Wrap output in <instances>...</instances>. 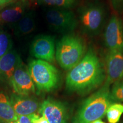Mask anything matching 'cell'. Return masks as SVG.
<instances>
[{"label":"cell","mask_w":123,"mask_h":123,"mask_svg":"<svg viewBox=\"0 0 123 123\" xmlns=\"http://www.w3.org/2000/svg\"><path fill=\"white\" fill-rule=\"evenodd\" d=\"M105 80V66L96 51L90 48L83 59L67 74L66 88L78 94L88 95L100 88Z\"/></svg>","instance_id":"obj_1"},{"label":"cell","mask_w":123,"mask_h":123,"mask_svg":"<svg viewBox=\"0 0 123 123\" xmlns=\"http://www.w3.org/2000/svg\"><path fill=\"white\" fill-rule=\"evenodd\" d=\"M113 103L111 98L110 86L104 84L83 102L73 123H92L97 120H101Z\"/></svg>","instance_id":"obj_2"},{"label":"cell","mask_w":123,"mask_h":123,"mask_svg":"<svg viewBox=\"0 0 123 123\" xmlns=\"http://www.w3.org/2000/svg\"><path fill=\"white\" fill-rule=\"evenodd\" d=\"M87 51L86 43L80 37L68 34L57 43L55 58L62 68L69 71L83 59Z\"/></svg>","instance_id":"obj_3"},{"label":"cell","mask_w":123,"mask_h":123,"mask_svg":"<svg viewBox=\"0 0 123 123\" xmlns=\"http://www.w3.org/2000/svg\"><path fill=\"white\" fill-rule=\"evenodd\" d=\"M28 70L39 91L51 92L58 88L60 81L59 71L50 63L41 59L32 60L29 64Z\"/></svg>","instance_id":"obj_4"},{"label":"cell","mask_w":123,"mask_h":123,"mask_svg":"<svg viewBox=\"0 0 123 123\" xmlns=\"http://www.w3.org/2000/svg\"><path fill=\"white\" fill-rule=\"evenodd\" d=\"M105 18V10L99 3H88L79 9L78 22L83 31L90 36L96 35L100 33Z\"/></svg>","instance_id":"obj_5"},{"label":"cell","mask_w":123,"mask_h":123,"mask_svg":"<svg viewBox=\"0 0 123 123\" xmlns=\"http://www.w3.org/2000/svg\"><path fill=\"white\" fill-rule=\"evenodd\" d=\"M46 18L51 27L60 33L71 34L79 24L76 15L70 9L53 7L46 12Z\"/></svg>","instance_id":"obj_6"},{"label":"cell","mask_w":123,"mask_h":123,"mask_svg":"<svg viewBox=\"0 0 123 123\" xmlns=\"http://www.w3.org/2000/svg\"><path fill=\"white\" fill-rule=\"evenodd\" d=\"M104 40L109 50L123 53V23L122 19L116 14L112 15L106 26Z\"/></svg>","instance_id":"obj_7"},{"label":"cell","mask_w":123,"mask_h":123,"mask_svg":"<svg viewBox=\"0 0 123 123\" xmlns=\"http://www.w3.org/2000/svg\"><path fill=\"white\" fill-rule=\"evenodd\" d=\"M9 83L17 95L30 96L35 92V84L29 73L28 67L22 61L17 67Z\"/></svg>","instance_id":"obj_8"},{"label":"cell","mask_w":123,"mask_h":123,"mask_svg":"<svg viewBox=\"0 0 123 123\" xmlns=\"http://www.w3.org/2000/svg\"><path fill=\"white\" fill-rule=\"evenodd\" d=\"M55 38L49 35H40L35 38L30 47V53L38 59L54 63L55 58Z\"/></svg>","instance_id":"obj_9"},{"label":"cell","mask_w":123,"mask_h":123,"mask_svg":"<svg viewBox=\"0 0 123 123\" xmlns=\"http://www.w3.org/2000/svg\"><path fill=\"white\" fill-rule=\"evenodd\" d=\"M39 112L49 123H67L68 113L65 104L60 101L49 99L41 104Z\"/></svg>","instance_id":"obj_10"},{"label":"cell","mask_w":123,"mask_h":123,"mask_svg":"<svg viewBox=\"0 0 123 123\" xmlns=\"http://www.w3.org/2000/svg\"><path fill=\"white\" fill-rule=\"evenodd\" d=\"M106 80L104 84L110 86L123 79V53L109 50L105 57Z\"/></svg>","instance_id":"obj_11"},{"label":"cell","mask_w":123,"mask_h":123,"mask_svg":"<svg viewBox=\"0 0 123 123\" xmlns=\"http://www.w3.org/2000/svg\"><path fill=\"white\" fill-rule=\"evenodd\" d=\"M10 99L17 116H30L35 114V112L39 111V103L33 97L13 94Z\"/></svg>","instance_id":"obj_12"},{"label":"cell","mask_w":123,"mask_h":123,"mask_svg":"<svg viewBox=\"0 0 123 123\" xmlns=\"http://www.w3.org/2000/svg\"><path fill=\"white\" fill-rule=\"evenodd\" d=\"M22 61L16 51L12 49L0 59V81H9Z\"/></svg>","instance_id":"obj_13"},{"label":"cell","mask_w":123,"mask_h":123,"mask_svg":"<svg viewBox=\"0 0 123 123\" xmlns=\"http://www.w3.org/2000/svg\"><path fill=\"white\" fill-rule=\"evenodd\" d=\"M28 4L16 1L5 6L0 10V23H17L26 13Z\"/></svg>","instance_id":"obj_14"},{"label":"cell","mask_w":123,"mask_h":123,"mask_svg":"<svg viewBox=\"0 0 123 123\" xmlns=\"http://www.w3.org/2000/svg\"><path fill=\"white\" fill-rule=\"evenodd\" d=\"M10 99L4 92H0V120L4 123H12L17 119Z\"/></svg>","instance_id":"obj_15"},{"label":"cell","mask_w":123,"mask_h":123,"mask_svg":"<svg viewBox=\"0 0 123 123\" xmlns=\"http://www.w3.org/2000/svg\"><path fill=\"white\" fill-rule=\"evenodd\" d=\"M35 17L33 12L26 13L17 22L15 23L14 32L17 36L27 35L34 30Z\"/></svg>","instance_id":"obj_16"},{"label":"cell","mask_w":123,"mask_h":123,"mask_svg":"<svg viewBox=\"0 0 123 123\" xmlns=\"http://www.w3.org/2000/svg\"><path fill=\"white\" fill-rule=\"evenodd\" d=\"M79 0H38L40 4L53 7L70 9L78 5Z\"/></svg>","instance_id":"obj_17"},{"label":"cell","mask_w":123,"mask_h":123,"mask_svg":"<svg viewBox=\"0 0 123 123\" xmlns=\"http://www.w3.org/2000/svg\"><path fill=\"white\" fill-rule=\"evenodd\" d=\"M123 113V104L118 103L112 104L107 113V117L109 123H117Z\"/></svg>","instance_id":"obj_18"},{"label":"cell","mask_w":123,"mask_h":123,"mask_svg":"<svg viewBox=\"0 0 123 123\" xmlns=\"http://www.w3.org/2000/svg\"><path fill=\"white\" fill-rule=\"evenodd\" d=\"M110 90L111 98L113 103H123V79L116 81L112 84Z\"/></svg>","instance_id":"obj_19"},{"label":"cell","mask_w":123,"mask_h":123,"mask_svg":"<svg viewBox=\"0 0 123 123\" xmlns=\"http://www.w3.org/2000/svg\"><path fill=\"white\" fill-rule=\"evenodd\" d=\"M12 41L9 34L0 31V59L12 50Z\"/></svg>","instance_id":"obj_20"},{"label":"cell","mask_w":123,"mask_h":123,"mask_svg":"<svg viewBox=\"0 0 123 123\" xmlns=\"http://www.w3.org/2000/svg\"><path fill=\"white\" fill-rule=\"evenodd\" d=\"M112 8L118 13L123 12V0H111Z\"/></svg>","instance_id":"obj_21"},{"label":"cell","mask_w":123,"mask_h":123,"mask_svg":"<svg viewBox=\"0 0 123 123\" xmlns=\"http://www.w3.org/2000/svg\"><path fill=\"white\" fill-rule=\"evenodd\" d=\"M33 123H49L44 116H39L36 114L30 115Z\"/></svg>","instance_id":"obj_22"},{"label":"cell","mask_w":123,"mask_h":123,"mask_svg":"<svg viewBox=\"0 0 123 123\" xmlns=\"http://www.w3.org/2000/svg\"><path fill=\"white\" fill-rule=\"evenodd\" d=\"M12 123H33L30 116H18L17 119Z\"/></svg>","instance_id":"obj_23"},{"label":"cell","mask_w":123,"mask_h":123,"mask_svg":"<svg viewBox=\"0 0 123 123\" xmlns=\"http://www.w3.org/2000/svg\"><path fill=\"white\" fill-rule=\"evenodd\" d=\"M16 1V0H0V7L2 8L7 5Z\"/></svg>","instance_id":"obj_24"},{"label":"cell","mask_w":123,"mask_h":123,"mask_svg":"<svg viewBox=\"0 0 123 123\" xmlns=\"http://www.w3.org/2000/svg\"><path fill=\"white\" fill-rule=\"evenodd\" d=\"M92 123H104V121H101V120H97L93 121V122Z\"/></svg>","instance_id":"obj_25"},{"label":"cell","mask_w":123,"mask_h":123,"mask_svg":"<svg viewBox=\"0 0 123 123\" xmlns=\"http://www.w3.org/2000/svg\"><path fill=\"white\" fill-rule=\"evenodd\" d=\"M20 1H22L23 2H26L27 4H29V2H30V1H31L32 0H20Z\"/></svg>","instance_id":"obj_26"},{"label":"cell","mask_w":123,"mask_h":123,"mask_svg":"<svg viewBox=\"0 0 123 123\" xmlns=\"http://www.w3.org/2000/svg\"><path fill=\"white\" fill-rule=\"evenodd\" d=\"M2 123V121H1V120H0V123Z\"/></svg>","instance_id":"obj_27"}]
</instances>
